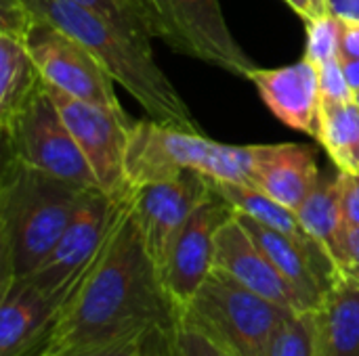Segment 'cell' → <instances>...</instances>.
Here are the masks:
<instances>
[{"label": "cell", "instance_id": "cell-1", "mask_svg": "<svg viewBox=\"0 0 359 356\" xmlns=\"http://www.w3.org/2000/svg\"><path fill=\"white\" fill-rule=\"evenodd\" d=\"M177 319L179 311L145 248L128 201L101 252L74 283L46 338L29 356L103 346L133 334L172 327Z\"/></svg>", "mask_w": 359, "mask_h": 356}, {"label": "cell", "instance_id": "cell-2", "mask_svg": "<svg viewBox=\"0 0 359 356\" xmlns=\"http://www.w3.org/2000/svg\"><path fill=\"white\" fill-rule=\"evenodd\" d=\"M88 189L4 155L0 174V281L29 277L55 250Z\"/></svg>", "mask_w": 359, "mask_h": 356}, {"label": "cell", "instance_id": "cell-3", "mask_svg": "<svg viewBox=\"0 0 359 356\" xmlns=\"http://www.w3.org/2000/svg\"><path fill=\"white\" fill-rule=\"evenodd\" d=\"M36 17L88 48L111 78L145 109L149 120L200 132L187 103L145 50L114 23L76 0H23Z\"/></svg>", "mask_w": 359, "mask_h": 356}, {"label": "cell", "instance_id": "cell-4", "mask_svg": "<svg viewBox=\"0 0 359 356\" xmlns=\"http://www.w3.org/2000/svg\"><path fill=\"white\" fill-rule=\"evenodd\" d=\"M288 311L212 269L181 313L229 356H263Z\"/></svg>", "mask_w": 359, "mask_h": 356}, {"label": "cell", "instance_id": "cell-5", "mask_svg": "<svg viewBox=\"0 0 359 356\" xmlns=\"http://www.w3.org/2000/svg\"><path fill=\"white\" fill-rule=\"evenodd\" d=\"M2 141L4 155L17 157L84 189H101L88 159L53 101L46 82L34 92L15 124L2 132Z\"/></svg>", "mask_w": 359, "mask_h": 356}, {"label": "cell", "instance_id": "cell-6", "mask_svg": "<svg viewBox=\"0 0 359 356\" xmlns=\"http://www.w3.org/2000/svg\"><path fill=\"white\" fill-rule=\"evenodd\" d=\"M130 195L88 189L55 250L25 281L50 298L67 300L74 283L101 252L120 214L128 206Z\"/></svg>", "mask_w": 359, "mask_h": 356}, {"label": "cell", "instance_id": "cell-7", "mask_svg": "<svg viewBox=\"0 0 359 356\" xmlns=\"http://www.w3.org/2000/svg\"><path fill=\"white\" fill-rule=\"evenodd\" d=\"M158 38L177 52L248 78L257 67L231 36L219 0H147Z\"/></svg>", "mask_w": 359, "mask_h": 356}, {"label": "cell", "instance_id": "cell-8", "mask_svg": "<svg viewBox=\"0 0 359 356\" xmlns=\"http://www.w3.org/2000/svg\"><path fill=\"white\" fill-rule=\"evenodd\" d=\"M217 141L156 120H139L128 126L124 176L128 187L141 189L181 176L187 170L208 174Z\"/></svg>", "mask_w": 359, "mask_h": 356}, {"label": "cell", "instance_id": "cell-9", "mask_svg": "<svg viewBox=\"0 0 359 356\" xmlns=\"http://www.w3.org/2000/svg\"><path fill=\"white\" fill-rule=\"evenodd\" d=\"M25 46L48 86L74 99L124 113L114 90L116 80L78 40L38 17L25 38Z\"/></svg>", "mask_w": 359, "mask_h": 356}, {"label": "cell", "instance_id": "cell-10", "mask_svg": "<svg viewBox=\"0 0 359 356\" xmlns=\"http://www.w3.org/2000/svg\"><path fill=\"white\" fill-rule=\"evenodd\" d=\"M233 214L236 208L210 180L208 193L177 233L160 269V277L179 315L187 308L210 275L217 233Z\"/></svg>", "mask_w": 359, "mask_h": 356}, {"label": "cell", "instance_id": "cell-11", "mask_svg": "<svg viewBox=\"0 0 359 356\" xmlns=\"http://www.w3.org/2000/svg\"><path fill=\"white\" fill-rule=\"evenodd\" d=\"M46 88L84 157L88 159L99 187L111 195H130L133 189L124 176V153L128 126L133 120L126 113L74 99L48 84Z\"/></svg>", "mask_w": 359, "mask_h": 356}, {"label": "cell", "instance_id": "cell-12", "mask_svg": "<svg viewBox=\"0 0 359 356\" xmlns=\"http://www.w3.org/2000/svg\"><path fill=\"white\" fill-rule=\"evenodd\" d=\"M208 189V176L187 170L177 178L133 191V214L143 235L145 248L158 269H162L177 233L204 199Z\"/></svg>", "mask_w": 359, "mask_h": 356}, {"label": "cell", "instance_id": "cell-13", "mask_svg": "<svg viewBox=\"0 0 359 356\" xmlns=\"http://www.w3.org/2000/svg\"><path fill=\"white\" fill-rule=\"evenodd\" d=\"M212 269L225 273L246 290L288 308L294 313H307L294 292V287L276 269L261 245L240 225L236 214L219 229L215 239Z\"/></svg>", "mask_w": 359, "mask_h": 356}, {"label": "cell", "instance_id": "cell-14", "mask_svg": "<svg viewBox=\"0 0 359 356\" xmlns=\"http://www.w3.org/2000/svg\"><path fill=\"white\" fill-rule=\"evenodd\" d=\"M322 178L318 149L303 143L255 145L250 185L278 204L299 210Z\"/></svg>", "mask_w": 359, "mask_h": 356}, {"label": "cell", "instance_id": "cell-15", "mask_svg": "<svg viewBox=\"0 0 359 356\" xmlns=\"http://www.w3.org/2000/svg\"><path fill=\"white\" fill-rule=\"evenodd\" d=\"M269 111L286 126L316 136L320 115V76L318 65L307 57L301 61L278 67H255L248 73Z\"/></svg>", "mask_w": 359, "mask_h": 356}, {"label": "cell", "instance_id": "cell-16", "mask_svg": "<svg viewBox=\"0 0 359 356\" xmlns=\"http://www.w3.org/2000/svg\"><path fill=\"white\" fill-rule=\"evenodd\" d=\"M65 300L25 279L0 281V356H29L46 338Z\"/></svg>", "mask_w": 359, "mask_h": 356}, {"label": "cell", "instance_id": "cell-17", "mask_svg": "<svg viewBox=\"0 0 359 356\" xmlns=\"http://www.w3.org/2000/svg\"><path fill=\"white\" fill-rule=\"evenodd\" d=\"M311 319L316 356H359V279L343 273Z\"/></svg>", "mask_w": 359, "mask_h": 356}, {"label": "cell", "instance_id": "cell-18", "mask_svg": "<svg viewBox=\"0 0 359 356\" xmlns=\"http://www.w3.org/2000/svg\"><path fill=\"white\" fill-rule=\"evenodd\" d=\"M297 214L307 233L326 248V252L345 273L349 231L345 212V172L337 170L328 176H322Z\"/></svg>", "mask_w": 359, "mask_h": 356}, {"label": "cell", "instance_id": "cell-19", "mask_svg": "<svg viewBox=\"0 0 359 356\" xmlns=\"http://www.w3.org/2000/svg\"><path fill=\"white\" fill-rule=\"evenodd\" d=\"M44 84L25 42L0 34V130L6 132L34 92Z\"/></svg>", "mask_w": 359, "mask_h": 356}, {"label": "cell", "instance_id": "cell-20", "mask_svg": "<svg viewBox=\"0 0 359 356\" xmlns=\"http://www.w3.org/2000/svg\"><path fill=\"white\" fill-rule=\"evenodd\" d=\"M212 185L236 208V212L248 214L250 218L259 220L261 225H265V227H269V229H273V231H278V233H282V235H286L290 239H294L297 243H301L309 252L328 254L326 248L307 233V229L303 227V222L299 220V214L294 210L278 204L276 199H271L263 191H259L255 187H248V185L221 183V180H212Z\"/></svg>", "mask_w": 359, "mask_h": 356}, {"label": "cell", "instance_id": "cell-21", "mask_svg": "<svg viewBox=\"0 0 359 356\" xmlns=\"http://www.w3.org/2000/svg\"><path fill=\"white\" fill-rule=\"evenodd\" d=\"M337 170L359 174V107L349 101H320L316 136Z\"/></svg>", "mask_w": 359, "mask_h": 356}, {"label": "cell", "instance_id": "cell-22", "mask_svg": "<svg viewBox=\"0 0 359 356\" xmlns=\"http://www.w3.org/2000/svg\"><path fill=\"white\" fill-rule=\"evenodd\" d=\"M76 2L101 15L109 23H114L145 50H151V40L158 38L156 23L133 0H76Z\"/></svg>", "mask_w": 359, "mask_h": 356}, {"label": "cell", "instance_id": "cell-23", "mask_svg": "<svg viewBox=\"0 0 359 356\" xmlns=\"http://www.w3.org/2000/svg\"><path fill=\"white\" fill-rule=\"evenodd\" d=\"M263 356H316L311 313H288L273 332Z\"/></svg>", "mask_w": 359, "mask_h": 356}, {"label": "cell", "instance_id": "cell-24", "mask_svg": "<svg viewBox=\"0 0 359 356\" xmlns=\"http://www.w3.org/2000/svg\"><path fill=\"white\" fill-rule=\"evenodd\" d=\"M307 23V48H305V57L316 63L322 65L326 61L339 59L341 55V34H343V21L332 15V13H324L320 17H313Z\"/></svg>", "mask_w": 359, "mask_h": 356}, {"label": "cell", "instance_id": "cell-25", "mask_svg": "<svg viewBox=\"0 0 359 356\" xmlns=\"http://www.w3.org/2000/svg\"><path fill=\"white\" fill-rule=\"evenodd\" d=\"M170 346L175 356H229L181 315L170 327Z\"/></svg>", "mask_w": 359, "mask_h": 356}, {"label": "cell", "instance_id": "cell-26", "mask_svg": "<svg viewBox=\"0 0 359 356\" xmlns=\"http://www.w3.org/2000/svg\"><path fill=\"white\" fill-rule=\"evenodd\" d=\"M38 17L23 0H0V34L21 38L25 42Z\"/></svg>", "mask_w": 359, "mask_h": 356}, {"label": "cell", "instance_id": "cell-27", "mask_svg": "<svg viewBox=\"0 0 359 356\" xmlns=\"http://www.w3.org/2000/svg\"><path fill=\"white\" fill-rule=\"evenodd\" d=\"M318 76H320V94L322 99L330 101H349L353 99V90L345 78L343 63L341 59L326 61L318 65Z\"/></svg>", "mask_w": 359, "mask_h": 356}, {"label": "cell", "instance_id": "cell-28", "mask_svg": "<svg viewBox=\"0 0 359 356\" xmlns=\"http://www.w3.org/2000/svg\"><path fill=\"white\" fill-rule=\"evenodd\" d=\"M147 332L143 334H133L128 338L103 344V346H95V348H86V350H78V353H67V355H55V356H143V342H145Z\"/></svg>", "mask_w": 359, "mask_h": 356}, {"label": "cell", "instance_id": "cell-29", "mask_svg": "<svg viewBox=\"0 0 359 356\" xmlns=\"http://www.w3.org/2000/svg\"><path fill=\"white\" fill-rule=\"evenodd\" d=\"M345 212L349 225L359 227V176L345 174Z\"/></svg>", "mask_w": 359, "mask_h": 356}, {"label": "cell", "instance_id": "cell-30", "mask_svg": "<svg viewBox=\"0 0 359 356\" xmlns=\"http://www.w3.org/2000/svg\"><path fill=\"white\" fill-rule=\"evenodd\" d=\"M339 59H359V21H343Z\"/></svg>", "mask_w": 359, "mask_h": 356}, {"label": "cell", "instance_id": "cell-31", "mask_svg": "<svg viewBox=\"0 0 359 356\" xmlns=\"http://www.w3.org/2000/svg\"><path fill=\"white\" fill-rule=\"evenodd\" d=\"M345 273L359 279V227H353V225H349V231H347V266H345Z\"/></svg>", "mask_w": 359, "mask_h": 356}, {"label": "cell", "instance_id": "cell-32", "mask_svg": "<svg viewBox=\"0 0 359 356\" xmlns=\"http://www.w3.org/2000/svg\"><path fill=\"white\" fill-rule=\"evenodd\" d=\"M328 10L343 21H359V0H328Z\"/></svg>", "mask_w": 359, "mask_h": 356}, {"label": "cell", "instance_id": "cell-33", "mask_svg": "<svg viewBox=\"0 0 359 356\" xmlns=\"http://www.w3.org/2000/svg\"><path fill=\"white\" fill-rule=\"evenodd\" d=\"M345 78L351 86V90H359V59H341Z\"/></svg>", "mask_w": 359, "mask_h": 356}, {"label": "cell", "instance_id": "cell-34", "mask_svg": "<svg viewBox=\"0 0 359 356\" xmlns=\"http://www.w3.org/2000/svg\"><path fill=\"white\" fill-rule=\"evenodd\" d=\"M297 15H301L305 21H309L313 17V8H311V0H284Z\"/></svg>", "mask_w": 359, "mask_h": 356}, {"label": "cell", "instance_id": "cell-35", "mask_svg": "<svg viewBox=\"0 0 359 356\" xmlns=\"http://www.w3.org/2000/svg\"><path fill=\"white\" fill-rule=\"evenodd\" d=\"M311 8H313V17H320L324 13H330L328 10V0H311Z\"/></svg>", "mask_w": 359, "mask_h": 356}, {"label": "cell", "instance_id": "cell-36", "mask_svg": "<svg viewBox=\"0 0 359 356\" xmlns=\"http://www.w3.org/2000/svg\"><path fill=\"white\" fill-rule=\"evenodd\" d=\"M133 2H135L137 6H141V8H143V10H145V13H147V15H149L151 19H154V13H151V8H149L147 0H133ZM154 23H156V19H154ZM156 29H158V25H156Z\"/></svg>", "mask_w": 359, "mask_h": 356}, {"label": "cell", "instance_id": "cell-37", "mask_svg": "<svg viewBox=\"0 0 359 356\" xmlns=\"http://www.w3.org/2000/svg\"><path fill=\"white\" fill-rule=\"evenodd\" d=\"M353 101H355V105L359 107V90H355V92H353Z\"/></svg>", "mask_w": 359, "mask_h": 356}, {"label": "cell", "instance_id": "cell-38", "mask_svg": "<svg viewBox=\"0 0 359 356\" xmlns=\"http://www.w3.org/2000/svg\"><path fill=\"white\" fill-rule=\"evenodd\" d=\"M358 176H359V174H358Z\"/></svg>", "mask_w": 359, "mask_h": 356}]
</instances>
